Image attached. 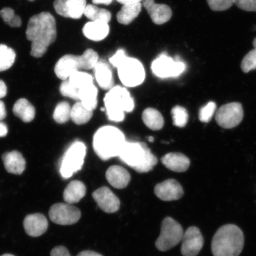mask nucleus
Wrapping results in <instances>:
<instances>
[{"label":"nucleus","instance_id":"nucleus-1","mask_svg":"<svg viewBox=\"0 0 256 256\" xmlns=\"http://www.w3.org/2000/svg\"><path fill=\"white\" fill-rule=\"evenodd\" d=\"M26 34L28 40L32 42L31 56L36 58L44 56L56 39L55 18L48 12L32 16L28 20Z\"/></svg>","mask_w":256,"mask_h":256},{"label":"nucleus","instance_id":"nucleus-2","mask_svg":"<svg viewBox=\"0 0 256 256\" xmlns=\"http://www.w3.org/2000/svg\"><path fill=\"white\" fill-rule=\"evenodd\" d=\"M244 245L242 230L234 224H226L214 236L211 250L214 256H239Z\"/></svg>","mask_w":256,"mask_h":256},{"label":"nucleus","instance_id":"nucleus-3","mask_svg":"<svg viewBox=\"0 0 256 256\" xmlns=\"http://www.w3.org/2000/svg\"><path fill=\"white\" fill-rule=\"evenodd\" d=\"M126 142L124 134L118 128L104 126L96 131L92 145L98 158L106 161L115 156H119Z\"/></svg>","mask_w":256,"mask_h":256},{"label":"nucleus","instance_id":"nucleus-4","mask_svg":"<svg viewBox=\"0 0 256 256\" xmlns=\"http://www.w3.org/2000/svg\"><path fill=\"white\" fill-rule=\"evenodd\" d=\"M126 165L139 174L151 171L158 160L145 143L126 142L119 156Z\"/></svg>","mask_w":256,"mask_h":256},{"label":"nucleus","instance_id":"nucleus-5","mask_svg":"<svg viewBox=\"0 0 256 256\" xmlns=\"http://www.w3.org/2000/svg\"><path fill=\"white\" fill-rule=\"evenodd\" d=\"M98 60V54L94 50L88 49L82 56L68 54L60 58L56 64L54 71L58 78L66 80L74 72L94 68Z\"/></svg>","mask_w":256,"mask_h":256},{"label":"nucleus","instance_id":"nucleus-6","mask_svg":"<svg viewBox=\"0 0 256 256\" xmlns=\"http://www.w3.org/2000/svg\"><path fill=\"white\" fill-rule=\"evenodd\" d=\"M106 110L108 120L114 122L124 120V112L134 110V99L127 89L116 86L110 90L104 98Z\"/></svg>","mask_w":256,"mask_h":256},{"label":"nucleus","instance_id":"nucleus-7","mask_svg":"<svg viewBox=\"0 0 256 256\" xmlns=\"http://www.w3.org/2000/svg\"><path fill=\"white\" fill-rule=\"evenodd\" d=\"M184 229L180 224L171 217H166L162 223L161 232L156 242V247L166 252L176 247L182 241Z\"/></svg>","mask_w":256,"mask_h":256},{"label":"nucleus","instance_id":"nucleus-8","mask_svg":"<svg viewBox=\"0 0 256 256\" xmlns=\"http://www.w3.org/2000/svg\"><path fill=\"white\" fill-rule=\"evenodd\" d=\"M86 146L82 142H74L64 156L60 174L64 179L69 178L82 168L86 156Z\"/></svg>","mask_w":256,"mask_h":256},{"label":"nucleus","instance_id":"nucleus-9","mask_svg":"<svg viewBox=\"0 0 256 256\" xmlns=\"http://www.w3.org/2000/svg\"><path fill=\"white\" fill-rule=\"evenodd\" d=\"M117 68L121 82L126 87H136L142 84L145 80V70L137 59L126 56Z\"/></svg>","mask_w":256,"mask_h":256},{"label":"nucleus","instance_id":"nucleus-10","mask_svg":"<svg viewBox=\"0 0 256 256\" xmlns=\"http://www.w3.org/2000/svg\"><path fill=\"white\" fill-rule=\"evenodd\" d=\"M152 70L159 78H176L184 72L186 65L180 60H174L166 54H162L154 60Z\"/></svg>","mask_w":256,"mask_h":256},{"label":"nucleus","instance_id":"nucleus-11","mask_svg":"<svg viewBox=\"0 0 256 256\" xmlns=\"http://www.w3.org/2000/svg\"><path fill=\"white\" fill-rule=\"evenodd\" d=\"M244 117L242 104L238 102H232L220 106L216 114V120L218 126L224 129H232L238 126Z\"/></svg>","mask_w":256,"mask_h":256},{"label":"nucleus","instance_id":"nucleus-12","mask_svg":"<svg viewBox=\"0 0 256 256\" xmlns=\"http://www.w3.org/2000/svg\"><path fill=\"white\" fill-rule=\"evenodd\" d=\"M81 216L78 208L67 203L54 204L49 210L51 222L58 225H73L78 222Z\"/></svg>","mask_w":256,"mask_h":256},{"label":"nucleus","instance_id":"nucleus-13","mask_svg":"<svg viewBox=\"0 0 256 256\" xmlns=\"http://www.w3.org/2000/svg\"><path fill=\"white\" fill-rule=\"evenodd\" d=\"M182 242L181 254L184 256H196L204 244L200 230L194 226L188 227L184 232Z\"/></svg>","mask_w":256,"mask_h":256},{"label":"nucleus","instance_id":"nucleus-14","mask_svg":"<svg viewBox=\"0 0 256 256\" xmlns=\"http://www.w3.org/2000/svg\"><path fill=\"white\" fill-rule=\"evenodd\" d=\"M86 6V0H56L54 2V8L58 14L74 19L82 17Z\"/></svg>","mask_w":256,"mask_h":256},{"label":"nucleus","instance_id":"nucleus-15","mask_svg":"<svg viewBox=\"0 0 256 256\" xmlns=\"http://www.w3.org/2000/svg\"><path fill=\"white\" fill-rule=\"evenodd\" d=\"M100 209L106 213L116 212L120 208V200L108 187H102L92 194Z\"/></svg>","mask_w":256,"mask_h":256},{"label":"nucleus","instance_id":"nucleus-16","mask_svg":"<svg viewBox=\"0 0 256 256\" xmlns=\"http://www.w3.org/2000/svg\"><path fill=\"white\" fill-rule=\"evenodd\" d=\"M154 192L156 196L163 201L180 200L184 195L181 184L174 179H168L156 186Z\"/></svg>","mask_w":256,"mask_h":256},{"label":"nucleus","instance_id":"nucleus-17","mask_svg":"<svg viewBox=\"0 0 256 256\" xmlns=\"http://www.w3.org/2000/svg\"><path fill=\"white\" fill-rule=\"evenodd\" d=\"M142 6L146 9L153 23L161 25L167 23L172 17V10L168 6L156 4L154 0H144Z\"/></svg>","mask_w":256,"mask_h":256},{"label":"nucleus","instance_id":"nucleus-18","mask_svg":"<svg viewBox=\"0 0 256 256\" xmlns=\"http://www.w3.org/2000/svg\"><path fill=\"white\" fill-rule=\"evenodd\" d=\"M24 226L28 236L38 238L43 235L47 231L48 222L46 216L43 214L40 213L30 214L25 217Z\"/></svg>","mask_w":256,"mask_h":256},{"label":"nucleus","instance_id":"nucleus-19","mask_svg":"<svg viewBox=\"0 0 256 256\" xmlns=\"http://www.w3.org/2000/svg\"><path fill=\"white\" fill-rule=\"evenodd\" d=\"M106 178L112 186L118 190L127 187L131 179L129 172L120 166H112L106 172Z\"/></svg>","mask_w":256,"mask_h":256},{"label":"nucleus","instance_id":"nucleus-20","mask_svg":"<svg viewBox=\"0 0 256 256\" xmlns=\"http://www.w3.org/2000/svg\"><path fill=\"white\" fill-rule=\"evenodd\" d=\"M94 69L96 81L102 89L110 90L114 87L113 74L106 62L98 60Z\"/></svg>","mask_w":256,"mask_h":256},{"label":"nucleus","instance_id":"nucleus-21","mask_svg":"<svg viewBox=\"0 0 256 256\" xmlns=\"http://www.w3.org/2000/svg\"><path fill=\"white\" fill-rule=\"evenodd\" d=\"M106 22L97 20L88 22L82 28V33L88 40L98 42L105 39L110 33Z\"/></svg>","mask_w":256,"mask_h":256},{"label":"nucleus","instance_id":"nucleus-22","mask_svg":"<svg viewBox=\"0 0 256 256\" xmlns=\"http://www.w3.org/2000/svg\"><path fill=\"white\" fill-rule=\"evenodd\" d=\"M161 160L166 168L178 172L187 171L190 164V160L180 152L168 153Z\"/></svg>","mask_w":256,"mask_h":256},{"label":"nucleus","instance_id":"nucleus-23","mask_svg":"<svg viewBox=\"0 0 256 256\" xmlns=\"http://www.w3.org/2000/svg\"><path fill=\"white\" fill-rule=\"evenodd\" d=\"M2 158L6 170L10 174L16 175L23 174L26 162L20 152L17 151L6 152Z\"/></svg>","mask_w":256,"mask_h":256},{"label":"nucleus","instance_id":"nucleus-24","mask_svg":"<svg viewBox=\"0 0 256 256\" xmlns=\"http://www.w3.org/2000/svg\"><path fill=\"white\" fill-rule=\"evenodd\" d=\"M86 194V187L82 182L73 180L66 186L63 193L64 201L68 204L79 202Z\"/></svg>","mask_w":256,"mask_h":256},{"label":"nucleus","instance_id":"nucleus-25","mask_svg":"<svg viewBox=\"0 0 256 256\" xmlns=\"http://www.w3.org/2000/svg\"><path fill=\"white\" fill-rule=\"evenodd\" d=\"M12 112L15 116L26 123L30 122L34 120L36 110L33 105L26 99L20 98L16 102Z\"/></svg>","mask_w":256,"mask_h":256},{"label":"nucleus","instance_id":"nucleus-26","mask_svg":"<svg viewBox=\"0 0 256 256\" xmlns=\"http://www.w3.org/2000/svg\"><path fill=\"white\" fill-rule=\"evenodd\" d=\"M98 90L94 83L78 90L80 102L89 110H94L98 106Z\"/></svg>","mask_w":256,"mask_h":256},{"label":"nucleus","instance_id":"nucleus-27","mask_svg":"<svg viewBox=\"0 0 256 256\" xmlns=\"http://www.w3.org/2000/svg\"><path fill=\"white\" fill-rule=\"evenodd\" d=\"M142 6L140 2L123 5L120 10L116 14L118 22L124 25L130 24L142 12Z\"/></svg>","mask_w":256,"mask_h":256},{"label":"nucleus","instance_id":"nucleus-28","mask_svg":"<svg viewBox=\"0 0 256 256\" xmlns=\"http://www.w3.org/2000/svg\"><path fill=\"white\" fill-rule=\"evenodd\" d=\"M142 120L146 126L153 130H162L164 120L160 112L154 108H147L142 114Z\"/></svg>","mask_w":256,"mask_h":256},{"label":"nucleus","instance_id":"nucleus-29","mask_svg":"<svg viewBox=\"0 0 256 256\" xmlns=\"http://www.w3.org/2000/svg\"><path fill=\"white\" fill-rule=\"evenodd\" d=\"M92 116V110L86 108L81 102L74 104L72 108L71 119L76 124H87Z\"/></svg>","mask_w":256,"mask_h":256},{"label":"nucleus","instance_id":"nucleus-30","mask_svg":"<svg viewBox=\"0 0 256 256\" xmlns=\"http://www.w3.org/2000/svg\"><path fill=\"white\" fill-rule=\"evenodd\" d=\"M84 14L92 21H103L108 24L111 20L112 14L110 11L100 8L95 5L88 4L86 6Z\"/></svg>","mask_w":256,"mask_h":256},{"label":"nucleus","instance_id":"nucleus-31","mask_svg":"<svg viewBox=\"0 0 256 256\" xmlns=\"http://www.w3.org/2000/svg\"><path fill=\"white\" fill-rule=\"evenodd\" d=\"M15 51L4 44H0V72L11 68L16 60Z\"/></svg>","mask_w":256,"mask_h":256},{"label":"nucleus","instance_id":"nucleus-32","mask_svg":"<svg viewBox=\"0 0 256 256\" xmlns=\"http://www.w3.org/2000/svg\"><path fill=\"white\" fill-rule=\"evenodd\" d=\"M71 112L72 108L68 102H60L54 110V120L60 124L66 123L71 119Z\"/></svg>","mask_w":256,"mask_h":256},{"label":"nucleus","instance_id":"nucleus-33","mask_svg":"<svg viewBox=\"0 0 256 256\" xmlns=\"http://www.w3.org/2000/svg\"><path fill=\"white\" fill-rule=\"evenodd\" d=\"M68 80L71 84L78 90L94 83V79L90 74L81 71L72 74Z\"/></svg>","mask_w":256,"mask_h":256},{"label":"nucleus","instance_id":"nucleus-34","mask_svg":"<svg viewBox=\"0 0 256 256\" xmlns=\"http://www.w3.org/2000/svg\"><path fill=\"white\" fill-rule=\"evenodd\" d=\"M171 114L174 126L184 128L186 126L188 120V114L185 108L180 106H176L172 108Z\"/></svg>","mask_w":256,"mask_h":256},{"label":"nucleus","instance_id":"nucleus-35","mask_svg":"<svg viewBox=\"0 0 256 256\" xmlns=\"http://www.w3.org/2000/svg\"><path fill=\"white\" fill-rule=\"evenodd\" d=\"M0 16L3 20L12 28H19L21 26L22 20L19 16L16 15L12 8H6L0 11Z\"/></svg>","mask_w":256,"mask_h":256},{"label":"nucleus","instance_id":"nucleus-36","mask_svg":"<svg viewBox=\"0 0 256 256\" xmlns=\"http://www.w3.org/2000/svg\"><path fill=\"white\" fill-rule=\"evenodd\" d=\"M241 69L244 73L256 70V48L246 54L241 63Z\"/></svg>","mask_w":256,"mask_h":256},{"label":"nucleus","instance_id":"nucleus-37","mask_svg":"<svg viewBox=\"0 0 256 256\" xmlns=\"http://www.w3.org/2000/svg\"><path fill=\"white\" fill-rule=\"evenodd\" d=\"M216 110V104L214 102H210L199 112V118L202 122L208 123L212 119Z\"/></svg>","mask_w":256,"mask_h":256},{"label":"nucleus","instance_id":"nucleus-38","mask_svg":"<svg viewBox=\"0 0 256 256\" xmlns=\"http://www.w3.org/2000/svg\"><path fill=\"white\" fill-rule=\"evenodd\" d=\"M60 94L65 97H68L75 100H79L78 90L74 87L70 82L68 79L63 80L60 86Z\"/></svg>","mask_w":256,"mask_h":256},{"label":"nucleus","instance_id":"nucleus-39","mask_svg":"<svg viewBox=\"0 0 256 256\" xmlns=\"http://www.w3.org/2000/svg\"><path fill=\"white\" fill-rule=\"evenodd\" d=\"M210 8L214 12L226 11L232 7L234 0H206Z\"/></svg>","mask_w":256,"mask_h":256},{"label":"nucleus","instance_id":"nucleus-40","mask_svg":"<svg viewBox=\"0 0 256 256\" xmlns=\"http://www.w3.org/2000/svg\"><path fill=\"white\" fill-rule=\"evenodd\" d=\"M234 4L242 10L256 12V0H234Z\"/></svg>","mask_w":256,"mask_h":256},{"label":"nucleus","instance_id":"nucleus-41","mask_svg":"<svg viewBox=\"0 0 256 256\" xmlns=\"http://www.w3.org/2000/svg\"><path fill=\"white\" fill-rule=\"evenodd\" d=\"M126 56L124 50H119L114 56L110 58V62L112 66L118 68Z\"/></svg>","mask_w":256,"mask_h":256},{"label":"nucleus","instance_id":"nucleus-42","mask_svg":"<svg viewBox=\"0 0 256 256\" xmlns=\"http://www.w3.org/2000/svg\"><path fill=\"white\" fill-rule=\"evenodd\" d=\"M50 256H72L68 249L64 246H56L50 252Z\"/></svg>","mask_w":256,"mask_h":256},{"label":"nucleus","instance_id":"nucleus-43","mask_svg":"<svg viewBox=\"0 0 256 256\" xmlns=\"http://www.w3.org/2000/svg\"><path fill=\"white\" fill-rule=\"evenodd\" d=\"M8 88L4 82L0 80V98H4L7 94Z\"/></svg>","mask_w":256,"mask_h":256},{"label":"nucleus","instance_id":"nucleus-44","mask_svg":"<svg viewBox=\"0 0 256 256\" xmlns=\"http://www.w3.org/2000/svg\"><path fill=\"white\" fill-rule=\"evenodd\" d=\"M7 116L5 104L3 102L0 100V121L5 119Z\"/></svg>","mask_w":256,"mask_h":256},{"label":"nucleus","instance_id":"nucleus-45","mask_svg":"<svg viewBox=\"0 0 256 256\" xmlns=\"http://www.w3.org/2000/svg\"><path fill=\"white\" fill-rule=\"evenodd\" d=\"M8 128L6 124L0 122V137H4L8 135Z\"/></svg>","mask_w":256,"mask_h":256},{"label":"nucleus","instance_id":"nucleus-46","mask_svg":"<svg viewBox=\"0 0 256 256\" xmlns=\"http://www.w3.org/2000/svg\"><path fill=\"white\" fill-rule=\"evenodd\" d=\"M76 256H103L100 254H98L94 251L85 250L80 252V254Z\"/></svg>","mask_w":256,"mask_h":256},{"label":"nucleus","instance_id":"nucleus-47","mask_svg":"<svg viewBox=\"0 0 256 256\" xmlns=\"http://www.w3.org/2000/svg\"><path fill=\"white\" fill-rule=\"evenodd\" d=\"M120 4L122 5L136 4V3L140 2L142 0H116Z\"/></svg>","mask_w":256,"mask_h":256},{"label":"nucleus","instance_id":"nucleus-48","mask_svg":"<svg viewBox=\"0 0 256 256\" xmlns=\"http://www.w3.org/2000/svg\"><path fill=\"white\" fill-rule=\"evenodd\" d=\"M112 1L113 0H92V2H94V4H105V5H110L111 4Z\"/></svg>","mask_w":256,"mask_h":256},{"label":"nucleus","instance_id":"nucleus-49","mask_svg":"<svg viewBox=\"0 0 256 256\" xmlns=\"http://www.w3.org/2000/svg\"><path fill=\"white\" fill-rule=\"evenodd\" d=\"M148 140L150 142H153L154 140V138L152 136H150L148 138Z\"/></svg>","mask_w":256,"mask_h":256},{"label":"nucleus","instance_id":"nucleus-50","mask_svg":"<svg viewBox=\"0 0 256 256\" xmlns=\"http://www.w3.org/2000/svg\"><path fill=\"white\" fill-rule=\"evenodd\" d=\"M252 46H254V48H256V38L255 39L252 41Z\"/></svg>","mask_w":256,"mask_h":256},{"label":"nucleus","instance_id":"nucleus-51","mask_svg":"<svg viewBox=\"0 0 256 256\" xmlns=\"http://www.w3.org/2000/svg\"><path fill=\"white\" fill-rule=\"evenodd\" d=\"M0 256H15L11 254H2Z\"/></svg>","mask_w":256,"mask_h":256},{"label":"nucleus","instance_id":"nucleus-52","mask_svg":"<svg viewBox=\"0 0 256 256\" xmlns=\"http://www.w3.org/2000/svg\"><path fill=\"white\" fill-rule=\"evenodd\" d=\"M28 1L33 2V1H34V0H28Z\"/></svg>","mask_w":256,"mask_h":256}]
</instances>
